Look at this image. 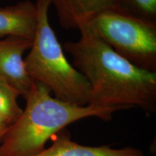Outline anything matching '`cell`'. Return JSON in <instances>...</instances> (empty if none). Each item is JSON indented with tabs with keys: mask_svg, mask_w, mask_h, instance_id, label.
<instances>
[{
	"mask_svg": "<svg viewBox=\"0 0 156 156\" xmlns=\"http://www.w3.org/2000/svg\"><path fill=\"white\" fill-rule=\"evenodd\" d=\"M80 38L65 43L64 50L90 87L88 105L127 109L147 114L156 110V73L134 65L116 54L89 25L79 28Z\"/></svg>",
	"mask_w": 156,
	"mask_h": 156,
	"instance_id": "1",
	"label": "cell"
},
{
	"mask_svg": "<svg viewBox=\"0 0 156 156\" xmlns=\"http://www.w3.org/2000/svg\"><path fill=\"white\" fill-rule=\"evenodd\" d=\"M25 100L22 114L9 126L0 142V156H35L44 151L50 138L72 123L88 117L110 121L115 112L122 110L64 102L35 81Z\"/></svg>",
	"mask_w": 156,
	"mask_h": 156,
	"instance_id": "2",
	"label": "cell"
},
{
	"mask_svg": "<svg viewBox=\"0 0 156 156\" xmlns=\"http://www.w3.org/2000/svg\"><path fill=\"white\" fill-rule=\"evenodd\" d=\"M51 0H38V23L30 51L24 58L27 73L48 87L56 98L78 106L88 105L90 87L69 61L49 23Z\"/></svg>",
	"mask_w": 156,
	"mask_h": 156,
	"instance_id": "3",
	"label": "cell"
},
{
	"mask_svg": "<svg viewBox=\"0 0 156 156\" xmlns=\"http://www.w3.org/2000/svg\"><path fill=\"white\" fill-rule=\"evenodd\" d=\"M87 25L119 55L140 69L156 73V22L112 8Z\"/></svg>",
	"mask_w": 156,
	"mask_h": 156,
	"instance_id": "4",
	"label": "cell"
},
{
	"mask_svg": "<svg viewBox=\"0 0 156 156\" xmlns=\"http://www.w3.org/2000/svg\"><path fill=\"white\" fill-rule=\"evenodd\" d=\"M32 41L17 36L0 39V80L14 87L25 99L30 93L34 81L27 73L23 58L30 49Z\"/></svg>",
	"mask_w": 156,
	"mask_h": 156,
	"instance_id": "5",
	"label": "cell"
},
{
	"mask_svg": "<svg viewBox=\"0 0 156 156\" xmlns=\"http://www.w3.org/2000/svg\"><path fill=\"white\" fill-rule=\"evenodd\" d=\"M35 156H144L141 150L132 147L113 148L111 145L98 147L82 145L71 140L66 129L52 137V144Z\"/></svg>",
	"mask_w": 156,
	"mask_h": 156,
	"instance_id": "6",
	"label": "cell"
},
{
	"mask_svg": "<svg viewBox=\"0 0 156 156\" xmlns=\"http://www.w3.org/2000/svg\"><path fill=\"white\" fill-rule=\"evenodd\" d=\"M64 29L79 30L102 12L114 8V0H51Z\"/></svg>",
	"mask_w": 156,
	"mask_h": 156,
	"instance_id": "7",
	"label": "cell"
},
{
	"mask_svg": "<svg viewBox=\"0 0 156 156\" xmlns=\"http://www.w3.org/2000/svg\"><path fill=\"white\" fill-rule=\"evenodd\" d=\"M37 23L36 5L30 1L0 9V39L17 36L33 41Z\"/></svg>",
	"mask_w": 156,
	"mask_h": 156,
	"instance_id": "8",
	"label": "cell"
},
{
	"mask_svg": "<svg viewBox=\"0 0 156 156\" xmlns=\"http://www.w3.org/2000/svg\"><path fill=\"white\" fill-rule=\"evenodd\" d=\"M19 93L4 80H0V114L12 125L22 114L23 109L17 103Z\"/></svg>",
	"mask_w": 156,
	"mask_h": 156,
	"instance_id": "9",
	"label": "cell"
},
{
	"mask_svg": "<svg viewBox=\"0 0 156 156\" xmlns=\"http://www.w3.org/2000/svg\"><path fill=\"white\" fill-rule=\"evenodd\" d=\"M115 7L132 16L156 22V0H114Z\"/></svg>",
	"mask_w": 156,
	"mask_h": 156,
	"instance_id": "10",
	"label": "cell"
},
{
	"mask_svg": "<svg viewBox=\"0 0 156 156\" xmlns=\"http://www.w3.org/2000/svg\"><path fill=\"white\" fill-rule=\"evenodd\" d=\"M9 126H10V124H9V122H7V119H6L2 115L0 114V129L7 128Z\"/></svg>",
	"mask_w": 156,
	"mask_h": 156,
	"instance_id": "11",
	"label": "cell"
},
{
	"mask_svg": "<svg viewBox=\"0 0 156 156\" xmlns=\"http://www.w3.org/2000/svg\"><path fill=\"white\" fill-rule=\"evenodd\" d=\"M9 127L7 128H5V129H0V142H1L3 136L5 135V134L6 133V132H7V129H8Z\"/></svg>",
	"mask_w": 156,
	"mask_h": 156,
	"instance_id": "12",
	"label": "cell"
}]
</instances>
